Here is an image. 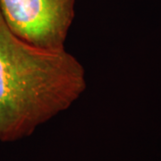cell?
<instances>
[{"label":"cell","mask_w":161,"mask_h":161,"mask_svg":"<svg viewBox=\"0 0 161 161\" xmlns=\"http://www.w3.org/2000/svg\"><path fill=\"white\" fill-rule=\"evenodd\" d=\"M86 87L85 69L73 54L21 39L0 12V142L31 135L71 108Z\"/></svg>","instance_id":"cell-1"},{"label":"cell","mask_w":161,"mask_h":161,"mask_svg":"<svg viewBox=\"0 0 161 161\" xmlns=\"http://www.w3.org/2000/svg\"><path fill=\"white\" fill-rule=\"evenodd\" d=\"M76 0H0V12L8 27L35 46L59 49L75 17Z\"/></svg>","instance_id":"cell-2"}]
</instances>
